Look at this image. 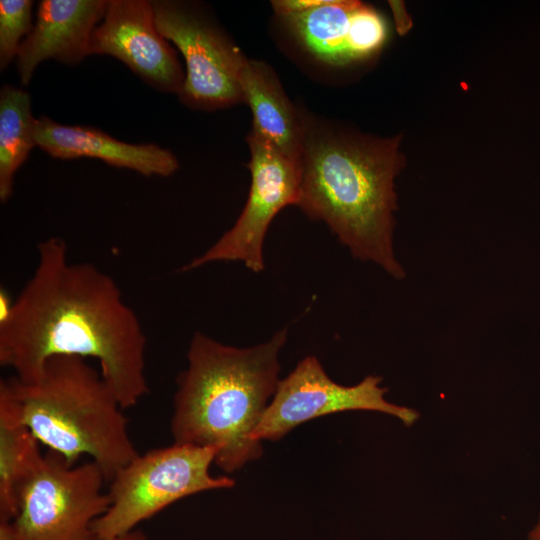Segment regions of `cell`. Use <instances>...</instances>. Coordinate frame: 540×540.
<instances>
[{"label":"cell","mask_w":540,"mask_h":540,"mask_svg":"<svg viewBox=\"0 0 540 540\" xmlns=\"http://www.w3.org/2000/svg\"><path fill=\"white\" fill-rule=\"evenodd\" d=\"M304 117L297 206L323 221L352 256L397 280L394 179L404 166L400 136L376 139L334 131Z\"/></svg>","instance_id":"2"},{"label":"cell","mask_w":540,"mask_h":540,"mask_svg":"<svg viewBox=\"0 0 540 540\" xmlns=\"http://www.w3.org/2000/svg\"><path fill=\"white\" fill-rule=\"evenodd\" d=\"M151 2L159 32L185 61V79L178 93L181 102L205 110L244 102L240 77L247 58L228 36L195 6Z\"/></svg>","instance_id":"7"},{"label":"cell","mask_w":540,"mask_h":540,"mask_svg":"<svg viewBox=\"0 0 540 540\" xmlns=\"http://www.w3.org/2000/svg\"><path fill=\"white\" fill-rule=\"evenodd\" d=\"M33 1H0V68L5 70L31 32Z\"/></svg>","instance_id":"17"},{"label":"cell","mask_w":540,"mask_h":540,"mask_svg":"<svg viewBox=\"0 0 540 540\" xmlns=\"http://www.w3.org/2000/svg\"><path fill=\"white\" fill-rule=\"evenodd\" d=\"M250 161L247 167L251 184L245 206L235 224L209 249L184 265L191 271L212 262H242L249 270H264L263 246L275 216L288 205H296L300 193V163L267 142L250 134L247 137Z\"/></svg>","instance_id":"8"},{"label":"cell","mask_w":540,"mask_h":540,"mask_svg":"<svg viewBox=\"0 0 540 540\" xmlns=\"http://www.w3.org/2000/svg\"><path fill=\"white\" fill-rule=\"evenodd\" d=\"M278 17L309 56L332 67L373 57L388 37L382 15L360 1L325 0L317 7Z\"/></svg>","instance_id":"11"},{"label":"cell","mask_w":540,"mask_h":540,"mask_svg":"<svg viewBox=\"0 0 540 540\" xmlns=\"http://www.w3.org/2000/svg\"><path fill=\"white\" fill-rule=\"evenodd\" d=\"M106 0H42L36 22L16 57L19 78L28 85L37 66L48 59L77 65L90 55V44L101 23Z\"/></svg>","instance_id":"12"},{"label":"cell","mask_w":540,"mask_h":540,"mask_svg":"<svg viewBox=\"0 0 540 540\" xmlns=\"http://www.w3.org/2000/svg\"><path fill=\"white\" fill-rule=\"evenodd\" d=\"M216 455L212 447L176 442L138 454L109 481L110 505L93 525L97 538L111 539L133 531L187 496L232 487L231 478L210 474Z\"/></svg>","instance_id":"5"},{"label":"cell","mask_w":540,"mask_h":540,"mask_svg":"<svg viewBox=\"0 0 540 540\" xmlns=\"http://www.w3.org/2000/svg\"><path fill=\"white\" fill-rule=\"evenodd\" d=\"M39 442L21 421L12 401L0 389V521L17 515V486L40 452Z\"/></svg>","instance_id":"16"},{"label":"cell","mask_w":540,"mask_h":540,"mask_svg":"<svg viewBox=\"0 0 540 540\" xmlns=\"http://www.w3.org/2000/svg\"><path fill=\"white\" fill-rule=\"evenodd\" d=\"M240 83L253 116L251 133L300 163L304 117L285 94L274 71L262 61L247 59Z\"/></svg>","instance_id":"14"},{"label":"cell","mask_w":540,"mask_h":540,"mask_svg":"<svg viewBox=\"0 0 540 540\" xmlns=\"http://www.w3.org/2000/svg\"><path fill=\"white\" fill-rule=\"evenodd\" d=\"M91 54L120 60L162 92L178 94L185 79L174 49L157 28L151 1L109 0L93 32Z\"/></svg>","instance_id":"10"},{"label":"cell","mask_w":540,"mask_h":540,"mask_svg":"<svg viewBox=\"0 0 540 540\" xmlns=\"http://www.w3.org/2000/svg\"><path fill=\"white\" fill-rule=\"evenodd\" d=\"M35 141L54 158H96L145 176L167 177L179 168L175 155L158 145L123 142L93 127L64 125L47 116L36 120Z\"/></svg>","instance_id":"13"},{"label":"cell","mask_w":540,"mask_h":540,"mask_svg":"<svg viewBox=\"0 0 540 540\" xmlns=\"http://www.w3.org/2000/svg\"><path fill=\"white\" fill-rule=\"evenodd\" d=\"M528 540H540V514L538 522L528 534Z\"/></svg>","instance_id":"20"},{"label":"cell","mask_w":540,"mask_h":540,"mask_svg":"<svg viewBox=\"0 0 540 540\" xmlns=\"http://www.w3.org/2000/svg\"><path fill=\"white\" fill-rule=\"evenodd\" d=\"M0 540H17L11 521H0Z\"/></svg>","instance_id":"18"},{"label":"cell","mask_w":540,"mask_h":540,"mask_svg":"<svg viewBox=\"0 0 540 540\" xmlns=\"http://www.w3.org/2000/svg\"><path fill=\"white\" fill-rule=\"evenodd\" d=\"M0 389L36 440L70 466L87 455L109 482L139 454L123 407L85 358L52 357L36 381L12 376L1 380Z\"/></svg>","instance_id":"4"},{"label":"cell","mask_w":540,"mask_h":540,"mask_svg":"<svg viewBox=\"0 0 540 540\" xmlns=\"http://www.w3.org/2000/svg\"><path fill=\"white\" fill-rule=\"evenodd\" d=\"M106 482L92 460L70 466L52 451L38 452L17 486V540H99L93 525L110 505Z\"/></svg>","instance_id":"6"},{"label":"cell","mask_w":540,"mask_h":540,"mask_svg":"<svg viewBox=\"0 0 540 540\" xmlns=\"http://www.w3.org/2000/svg\"><path fill=\"white\" fill-rule=\"evenodd\" d=\"M105 540H148V538L140 530H133L118 537Z\"/></svg>","instance_id":"19"},{"label":"cell","mask_w":540,"mask_h":540,"mask_svg":"<svg viewBox=\"0 0 540 540\" xmlns=\"http://www.w3.org/2000/svg\"><path fill=\"white\" fill-rule=\"evenodd\" d=\"M382 378L369 375L354 386L333 381L314 356L302 359L280 380L255 428L254 440H279L296 426L314 418L349 410H370L393 415L411 426L419 413L385 400Z\"/></svg>","instance_id":"9"},{"label":"cell","mask_w":540,"mask_h":540,"mask_svg":"<svg viewBox=\"0 0 540 540\" xmlns=\"http://www.w3.org/2000/svg\"><path fill=\"white\" fill-rule=\"evenodd\" d=\"M287 334L283 328L265 343L237 348L196 332L176 379L174 442L216 449L214 463L229 473L259 458L262 444L252 434L280 381Z\"/></svg>","instance_id":"3"},{"label":"cell","mask_w":540,"mask_h":540,"mask_svg":"<svg viewBox=\"0 0 540 540\" xmlns=\"http://www.w3.org/2000/svg\"><path fill=\"white\" fill-rule=\"evenodd\" d=\"M36 268L0 323V365L30 383L55 356L93 358L123 409L148 392L146 336L112 277L72 263L60 237L37 245Z\"/></svg>","instance_id":"1"},{"label":"cell","mask_w":540,"mask_h":540,"mask_svg":"<svg viewBox=\"0 0 540 540\" xmlns=\"http://www.w3.org/2000/svg\"><path fill=\"white\" fill-rule=\"evenodd\" d=\"M36 118L31 98L23 89L4 85L0 90V200L12 196L14 177L27 160L35 141Z\"/></svg>","instance_id":"15"}]
</instances>
